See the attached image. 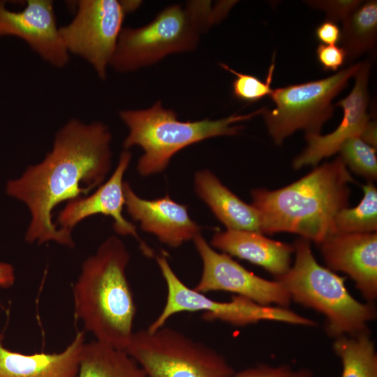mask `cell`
I'll return each instance as SVG.
<instances>
[{
  "label": "cell",
  "mask_w": 377,
  "mask_h": 377,
  "mask_svg": "<svg viewBox=\"0 0 377 377\" xmlns=\"http://www.w3.org/2000/svg\"><path fill=\"white\" fill-rule=\"evenodd\" d=\"M111 141L109 127L103 122L71 119L57 132L43 161L7 182L6 193L23 202L30 212L27 242L75 246L71 232L53 223L52 211L105 182L112 165Z\"/></svg>",
  "instance_id": "cell-1"
},
{
  "label": "cell",
  "mask_w": 377,
  "mask_h": 377,
  "mask_svg": "<svg viewBox=\"0 0 377 377\" xmlns=\"http://www.w3.org/2000/svg\"><path fill=\"white\" fill-rule=\"evenodd\" d=\"M354 182L339 156L284 187L252 189L261 233L290 232L319 244L332 234L337 214L348 207Z\"/></svg>",
  "instance_id": "cell-2"
},
{
  "label": "cell",
  "mask_w": 377,
  "mask_h": 377,
  "mask_svg": "<svg viewBox=\"0 0 377 377\" xmlns=\"http://www.w3.org/2000/svg\"><path fill=\"white\" fill-rule=\"evenodd\" d=\"M129 252L117 236L105 239L82 263L73 287L74 316L95 339L125 350L136 306L127 276Z\"/></svg>",
  "instance_id": "cell-3"
},
{
  "label": "cell",
  "mask_w": 377,
  "mask_h": 377,
  "mask_svg": "<svg viewBox=\"0 0 377 377\" xmlns=\"http://www.w3.org/2000/svg\"><path fill=\"white\" fill-rule=\"evenodd\" d=\"M235 1L193 0L171 5L149 23L124 27L110 67L130 73L149 66L164 57L193 50L200 36L223 20Z\"/></svg>",
  "instance_id": "cell-4"
},
{
  "label": "cell",
  "mask_w": 377,
  "mask_h": 377,
  "mask_svg": "<svg viewBox=\"0 0 377 377\" xmlns=\"http://www.w3.org/2000/svg\"><path fill=\"white\" fill-rule=\"evenodd\" d=\"M264 108L245 114H233L219 119L183 121L161 101L146 109L122 110L119 115L128 129L124 149L138 146L143 150L137 170L143 177L163 172L171 158L188 146L212 138L236 135L244 128L237 124L262 114Z\"/></svg>",
  "instance_id": "cell-5"
},
{
  "label": "cell",
  "mask_w": 377,
  "mask_h": 377,
  "mask_svg": "<svg viewBox=\"0 0 377 377\" xmlns=\"http://www.w3.org/2000/svg\"><path fill=\"white\" fill-rule=\"evenodd\" d=\"M293 246L294 263L275 279L290 300L322 313L326 319L325 330L334 339L368 331V323L376 318L374 304L357 301L346 288L345 278L320 265L310 241L300 237Z\"/></svg>",
  "instance_id": "cell-6"
},
{
  "label": "cell",
  "mask_w": 377,
  "mask_h": 377,
  "mask_svg": "<svg viewBox=\"0 0 377 377\" xmlns=\"http://www.w3.org/2000/svg\"><path fill=\"white\" fill-rule=\"evenodd\" d=\"M124 350L147 377H227L235 373L216 350L165 326L134 332Z\"/></svg>",
  "instance_id": "cell-7"
},
{
  "label": "cell",
  "mask_w": 377,
  "mask_h": 377,
  "mask_svg": "<svg viewBox=\"0 0 377 377\" xmlns=\"http://www.w3.org/2000/svg\"><path fill=\"white\" fill-rule=\"evenodd\" d=\"M360 65H351L321 80L273 89L270 97L275 108H264L262 114L274 143L281 145L297 130L304 131L305 135L320 134L333 114L334 98L346 88Z\"/></svg>",
  "instance_id": "cell-8"
},
{
  "label": "cell",
  "mask_w": 377,
  "mask_h": 377,
  "mask_svg": "<svg viewBox=\"0 0 377 377\" xmlns=\"http://www.w3.org/2000/svg\"><path fill=\"white\" fill-rule=\"evenodd\" d=\"M156 262L167 286V297L163 310L147 329L154 332L165 325L172 316L181 312L202 311L208 321L220 320L237 326L257 323L262 320L286 323L302 326H315L316 322L300 316L288 308L265 306L240 295L229 302H218L186 286L175 273L164 256Z\"/></svg>",
  "instance_id": "cell-9"
},
{
  "label": "cell",
  "mask_w": 377,
  "mask_h": 377,
  "mask_svg": "<svg viewBox=\"0 0 377 377\" xmlns=\"http://www.w3.org/2000/svg\"><path fill=\"white\" fill-rule=\"evenodd\" d=\"M140 4V1H77L75 17L59 29L66 50L85 60L98 78L105 80L125 17Z\"/></svg>",
  "instance_id": "cell-10"
},
{
  "label": "cell",
  "mask_w": 377,
  "mask_h": 377,
  "mask_svg": "<svg viewBox=\"0 0 377 377\" xmlns=\"http://www.w3.org/2000/svg\"><path fill=\"white\" fill-rule=\"evenodd\" d=\"M193 241L202 262V275L193 288L195 290L202 293L231 292L261 305L274 304L288 308L290 298L278 281H269L258 276L245 269L230 256L217 252L201 234Z\"/></svg>",
  "instance_id": "cell-11"
},
{
  "label": "cell",
  "mask_w": 377,
  "mask_h": 377,
  "mask_svg": "<svg viewBox=\"0 0 377 377\" xmlns=\"http://www.w3.org/2000/svg\"><path fill=\"white\" fill-rule=\"evenodd\" d=\"M59 29L51 0H28L20 11L8 10L0 1V36L21 38L43 61L61 68L68 64L70 54Z\"/></svg>",
  "instance_id": "cell-12"
},
{
  "label": "cell",
  "mask_w": 377,
  "mask_h": 377,
  "mask_svg": "<svg viewBox=\"0 0 377 377\" xmlns=\"http://www.w3.org/2000/svg\"><path fill=\"white\" fill-rule=\"evenodd\" d=\"M131 157V152L124 149L110 178L91 194L68 202L59 213L55 224L71 232L77 224L91 216L103 214L110 216L113 220V228L117 234L135 237L140 242L143 252L152 255V251L140 239L135 226L123 215L125 206L123 178Z\"/></svg>",
  "instance_id": "cell-13"
},
{
  "label": "cell",
  "mask_w": 377,
  "mask_h": 377,
  "mask_svg": "<svg viewBox=\"0 0 377 377\" xmlns=\"http://www.w3.org/2000/svg\"><path fill=\"white\" fill-rule=\"evenodd\" d=\"M370 64L362 62L355 75V85L346 98L337 102L335 106L343 108V119L338 127L332 133L321 135H305L307 145L293 161L295 170L305 166H316L323 158L339 152L342 144L348 139L360 135L367 123L371 119L367 109L369 103L368 82Z\"/></svg>",
  "instance_id": "cell-14"
},
{
  "label": "cell",
  "mask_w": 377,
  "mask_h": 377,
  "mask_svg": "<svg viewBox=\"0 0 377 377\" xmlns=\"http://www.w3.org/2000/svg\"><path fill=\"white\" fill-rule=\"evenodd\" d=\"M318 245L327 268L348 274L373 303L377 298V232L332 234Z\"/></svg>",
  "instance_id": "cell-15"
},
{
  "label": "cell",
  "mask_w": 377,
  "mask_h": 377,
  "mask_svg": "<svg viewBox=\"0 0 377 377\" xmlns=\"http://www.w3.org/2000/svg\"><path fill=\"white\" fill-rule=\"evenodd\" d=\"M124 191L128 214L139 222L143 231L155 235L161 242L176 248L200 234L201 228L190 217L187 205L174 201L168 195L144 199L127 182L124 183Z\"/></svg>",
  "instance_id": "cell-16"
},
{
  "label": "cell",
  "mask_w": 377,
  "mask_h": 377,
  "mask_svg": "<svg viewBox=\"0 0 377 377\" xmlns=\"http://www.w3.org/2000/svg\"><path fill=\"white\" fill-rule=\"evenodd\" d=\"M0 332V377H77L84 331L78 332L59 353L23 354L5 347Z\"/></svg>",
  "instance_id": "cell-17"
},
{
  "label": "cell",
  "mask_w": 377,
  "mask_h": 377,
  "mask_svg": "<svg viewBox=\"0 0 377 377\" xmlns=\"http://www.w3.org/2000/svg\"><path fill=\"white\" fill-rule=\"evenodd\" d=\"M212 247L262 267L275 279L285 274L292 265L293 244L274 240L258 232L226 230L216 232Z\"/></svg>",
  "instance_id": "cell-18"
},
{
  "label": "cell",
  "mask_w": 377,
  "mask_h": 377,
  "mask_svg": "<svg viewBox=\"0 0 377 377\" xmlns=\"http://www.w3.org/2000/svg\"><path fill=\"white\" fill-rule=\"evenodd\" d=\"M194 188L198 196L209 207L226 230L260 232L259 212L224 186L208 170L195 173Z\"/></svg>",
  "instance_id": "cell-19"
},
{
  "label": "cell",
  "mask_w": 377,
  "mask_h": 377,
  "mask_svg": "<svg viewBox=\"0 0 377 377\" xmlns=\"http://www.w3.org/2000/svg\"><path fill=\"white\" fill-rule=\"evenodd\" d=\"M77 377H147L124 350L97 340L83 346Z\"/></svg>",
  "instance_id": "cell-20"
},
{
  "label": "cell",
  "mask_w": 377,
  "mask_h": 377,
  "mask_svg": "<svg viewBox=\"0 0 377 377\" xmlns=\"http://www.w3.org/2000/svg\"><path fill=\"white\" fill-rule=\"evenodd\" d=\"M377 1L362 3L343 21L340 42L346 59L353 61L371 50L376 43Z\"/></svg>",
  "instance_id": "cell-21"
},
{
  "label": "cell",
  "mask_w": 377,
  "mask_h": 377,
  "mask_svg": "<svg viewBox=\"0 0 377 377\" xmlns=\"http://www.w3.org/2000/svg\"><path fill=\"white\" fill-rule=\"evenodd\" d=\"M333 349L341 361V377H377V353L369 330L336 338Z\"/></svg>",
  "instance_id": "cell-22"
},
{
  "label": "cell",
  "mask_w": 377,
  "mask_h": 377,
  "mask_svg": "<svg viewBox=\"0 0 377 377\" xmlns=\"http://www.w3.org/2000/svg\"><path fill=\"white\" fill-rule=\"evenodd\" d=\"M364 195L355 207L340 210L333 221L332 234L377 231V188L371 182L362 186Z\"/></svg>",
  "instance_id": "cell-23"
},
{
  "label": "cell",
  "mask_w": 377,
  "mask_h": 377,
  "mask_svg": "<svg viewBox=\"0 0 377 377\" xmlns=\"http://www.w3.org/2000/svg\"><path fill=\"white\" fill-rule=\"evenodd\" d=\"M339 156L346 166L355 174L373 182L377 179L376 149L359 135L352 137L341 146Z\"/></svg>",
  "instance_id": "cell-24"
},
{
  "label": "cell",
  "mask_w": 377,
  "mask_h": 377,
  "mask_svg": "<svg viewBox=\"0 0 377 377\" xmlns=\"http://www.w3.org/2000/svg\"><path fill=\"white\" fill-rule=\"evenodd\" d=\"M274 61L275 54H273L271 65L264 81L255 75L237 72L224 63H220V66L235 76L232 83L233 96L242 101L253 103L272 95L273 89L271 88V84L275 68Z\"/></svg>",
  "instance_id": "cell-25"
},
{
  "label": "cell",
  "mask_w": 377,
  "mask_h": 377,
  "mask_svg": "<svg viewBox=\"0 0 377 377\" xmlns=\"http://www.w3.org/2000/svg\"><path fill=\"white\" fill-rule=\"evenodd\" d=\"M311 7L325 11L326 20L334 22L343 21L362 3L359 0L305 1Z\"/></svg>",
  "instance_id": "cell-26"
},
{
  "label": "cell",
  "mask_w": 377,
  "mask_h": 377,
  "mask_svg": "<svg viewBox=\"0 0 377 377\" xmlns=\"http://www.w3.org/2000/svg\"><path fill=\"white\" fill-rule=\"evenodd\" d=\"M227 377H315L312 372L306 369L293 370L291 367L283 365L271 367L260 364L244 369Z\"/></svg>",
  "instance_id": "cell-27"
},
{
  "label": "cell",
  "mask_w": 377,
  "mask_h": 377,
  "mask_svg": "<svg viewBox=\"0 0 377 377\" xmlns=\"http://www.w3.org/2000/svg\"><path fill=\"white\" fill-rule=\"evenodd\" d=\"M316 54L318 64L325 71L338 70L346 60L344 50L337 45L320 44L316 48Z\"/></svg>",
  "instance_id": "cell-28"
},
{
  "label": "cell",
  "mask_w": 377,
  "mask_h": 377,
  "mask_svg": "<svg viewBox=\"0 0 377 377\" xmlns=\"http://www.w3.org/2000/svg\"><path fill=\"white\" fill-rule=\"evenodd\" d=\"M316 39L325 45H337L340 42L341 29L334 22L325 20L315 29Z\"/></svg>",
  "instance_id": "cell-29"
},
{
  "label": "cell",
  "mask_w": 377,
  "mask_h": 377,
  "mask_svg": "<svg viewBox=\"0 0 377 377\" xmlns=\"http://www.w3.org/2000/svg\"><path fill=\"white\" fill-rule=\"evenodd\" d=\"M15 272L12 265L0 261V288H9L14 285Z\"/></svg>",
  "instance_id": "cell-30"
},
{
  "label": "cell",
  "mask_w": 377,
  "mask_h": 377,
  "mask_svg": "<svg viewBox=\"0 0 377 377\" xmlns=\"http://www.w3.org/2000/svg\"><path fill=\"white\" fill-rule=\"evenodd\" d=\"M376 128V122L370 119L359 135L363 141L375 149L377 147Z\"/></svg>",
  "instance_id": "cell-31"
},
{
  "label": "cell",
  "mask_w": 377,
  "mask_h": 377,
  "mask_svg": "<svg viewBox=\"0 0 377 377\" xmlns=\"http://www.w3.org/2000/svg\"><path fill=\"white\" fill-rule=\"evenodd\" d=\"M0 306H1V302H0Z\"/></svg>",
  "instance_id": "cell-32"
}]
</instances>
